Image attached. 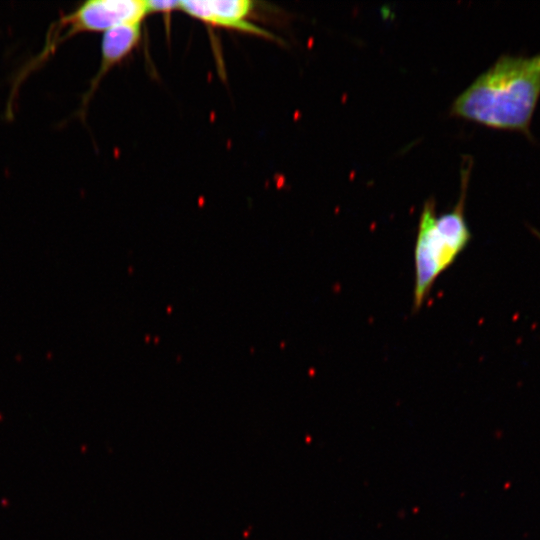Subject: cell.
Returning <instances> with one entry per match:
<instances>
[{"mask_svg": "<svg viewBox=\"0 0 540 540\" xmlns=\"http://www.w3.org/2000/svg\"><path fill=\"white\" fill-rule=\"evenodd\" d=\"M540 98V53L502 55L454 101L451 112L486 127L531 137Z\"/></svg>", "mask_w": 540, "mask_h": 540, "instance_id": "6da1fadb", "label": "cell"}, {"mask_svg": "<svg viewBox=\"0 0 540 540\" xmlns=\"http://www.w3.org/2000/svg\"><path fill=\"white\" fill-rule=\"evenodd\" d=\"M469 170L468 167L462 172V191L451 211L437 216L434 200L426 201L422 209L414 249L415 310L423 305L440 274L455 262L471 241L464 213Z\"/></svg>", "mask_w": 540, "mask_h": 540, "instance_id": "7a4b0ae2", "label": "cell"}, {"mask_svg": "<svg viewBox=\"0 0 540 540\" xmlns=\"http://www.w3.org/2000/svg\"><path fill=\"white\" fill-rule=\"evenodd\" d=\"M148 14L146 1L90 0L63 15L50 31L41 58L53 52L63 41L79 33L106 32L126 23H141Z\"/></svg>", "mask_w": 540, "mask_h": 540, "instance_id": "3957f363", "label": "cell"}, {"mask_svg": "<svg viewBox=\"0 0 540 540\" xmlns=\"http://www.w3.org/2000/svg\"><path fill=\"white\" fill-rule=\"evenodd\" d=\"M254 6L250 0L180 1V10L205 23L274 39L269 32L248 21Z\"/></svg>", "mask_w": 540, "mask_h": 540, "instance_id": "277c9868", "label": "cell"}, {"mask_svg": "<svg viewBox=\"0 0 540 540\" xmlns=\"http://www.w3.org/2000/svg\"><path fill=\"white\" fill-rule=\"evenodd\" d=\"M141 38V23H126L115 26L103 34L100 66L92 80L83 105L89 101L101 79L116 64L121 62L137 46Z\"/></svg>", "mask_w": 540, "mask_h": 540, "instance_id": "5b68a950", "label": "cell"}, {"mask_svg": "<svg viewBox=\"0 0 540 540\" xmlns=\"http://www.w3.org/2000/svg\"><path fill=\"white\" fill-rule=\"evenodd\" d=\"M148 13L150 12H163L169 13L176 9H180V1L171 0H150L146 1Z\"/></svg>", "mask_w": 540, "mask_h": 540, "instance_id": "8992f818", "label": "cell"}, {"mask_svg": "<svg viewBox=\"0 0 540 540\" xmlns=\"http://www.w3.org/2000/svg\"><path fill=\"white\" fill-rule=\"evenodd\" d=\"M532 232H533V234H534L536 237H538L539 240H540V231L535 230V229H532Z\"/></svg>", "mask_w": 540, "mask_h": 540, "instance_id": "52a82bcc", "label": "cell"}]
</instances>
